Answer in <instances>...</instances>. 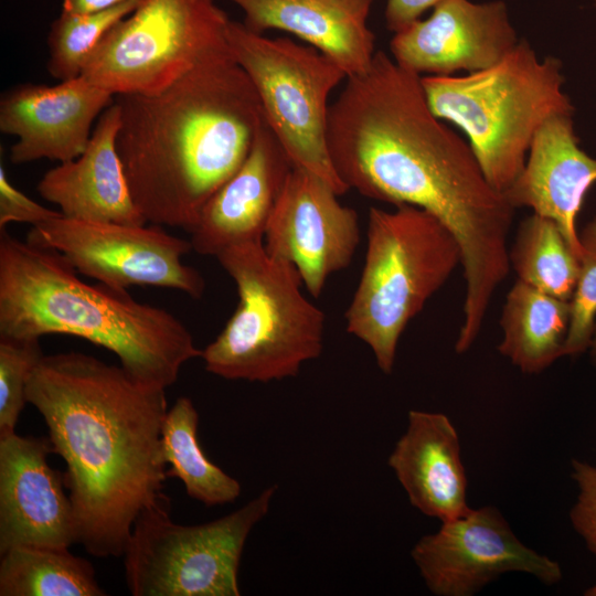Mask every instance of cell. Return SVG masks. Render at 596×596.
Listing matches in <instances>:
<instances>
[{
	"label": "cell",
	"instance_id": "836d02e7",
	"mask_svg": "<svg viewBox=\"0 0 596 596\" xmlns=\"http://www.w3.org/2000/svg\"><path fill=\"white\" fill-rule=\"evenodd\" d=\"M586 596H596V583L585 592Z\"/></svg>",
	"mask_w": 596,
	"mask_h": 596
},
{
	"label": "cell",
	"instance_id": "9c48e42d",
	"mask_svg": "<svg viewBox=\"0 0 596 596\" xmlns=\"http://www.w3.org/2000/svg\"><path fill=\"white\" fill-rule=\"evenodd\" d=\"M226 39L234 61L258 95L265 121L294 167L324 179L339 195L349 191L328 148V99L347 79L344 71L310 45L267 38L243 22L230 20Z\"/></svg>",
	"mask_w": 596,
	"mask_h": 596
},
{
	"label": "cell",
	"instance_id": "2e32d148",
	"mask_svg": "<svg viewBox=\"0 0 596 596\" xmlns=\"http://www.w3.org/2000/svg\"><path fill=\"white\" fill-rule=\"evenodd\" d=\"M115 100L110 92L83 76L56 85L20 84L0 99V131L18 138L14 164L50 159L66 162L86 149L93 124Z\"/></svg>",
	"mask_w": 596,
	"mask_h": 596
},
{
	"label": "cell",
	"instance_id": "7a4b0ae2",
	"mask_svg": "<svg viewBox=\"0 0 596 596\" xmlns=\"http://www.w3.org/2000/svg\"><path fill=\"white\" fill-rule=\"evenodd\" d=\"M26 398L66 465L76 543L96 557L123 556L141 511L168 499L161 450L166 389L70 351L44 354L28 380Z\"/></svg>",
	"mask_w": 596,
	"mask_h": 596
},
{
	"label": "cell",
	"instance_id": "3957f363",
	"mask_svg": "<svg viewBox=\"0 0 596 596\" xmlns=\"http://www.w3.org/2000/svg\"><path fill=\"white\" fill-rule=\"evenodd\" d=\"M115 102L117 150L137 207L148 223L191 233L264 120L251 79L230 53L161 92L118 94Z\"/></svg>",
	"mask_w": 596,
	"mask_h": 596
},
{
	"label": "cell",
	"instance_id": "7402d4cb",
	"mask_svg": "<svg viewBox=\"0 0 596 596\" xmlns=\"http://www.w3.org/2000/svg\"><path fill=\"white\" fill-rule=\"evenodd\" d=\"M570 321L571 301L517 279L502 308L498 351L521 372L541 373L564 356Z\"/></svg>",
	"mask_w": 596,
	"mask_h": 596
},
{
	"label": "cell",
	"instance_id": "4dcf8cb0",
	"mask_svg": "<svg viewBox=\"0 0 596 596\" xmlns=\"http://www.w3.org/2000/svg\"><path fill=\"white\" fill-rule=\"evenodd\" d=\"M444 0H386L384 18L386 28L396 33Z\"/></svg>",
	"mask_w": 596,
	"mask_h": 596
},
{
	"label": "cell",
	"instance_id": "44dd1931",
	"mask_svg": "<svg viewBox=\"0 0 596 596\" xmlns=\"http://www.w3.org/2000/svg\"><path fill=\"white\" fill-rule=\"evenodd\" d=\"M226 1L243 11L248 30L294 34L336 62L347 77L364 73L376 53L368 24L374 0Z\"/></svg>",
	"mask_w": 596,
	"mask_h": 596
},
{
	"label": "cell",
	"instance_id": "83f0119b",
	"mask_svg": "<svg viewBox=\"0 0 596 596\" xmlns=\"http://www.w3.org/2000/svg\"><path fill=\"white\" fill-rule=\"evenodd\" d=\"M579 242V272L571 299V321L564 356L586 352L596 326V216L583 228Z\"/></svg>",
	"mask_w": 596,
	"mask_h": 596
},
{
	"label": "cell",
	"instance_id": "ffe728a7",
	"mask_svg": "<svg viewBox=\"0 0 596 596\" xmlns=\"http://www.w3.org/2000/svg\"><path fill=\"white\" fill-rule=\"evenodd\" d=\"M387 465L411 504L425 515L446 522L471 509L459 436L445 414L409 411Z\"/></svg>",
	"mask_w": 596,
	"mask_h": 596
},
{
	"label": "cell",
	"instance_id": "8fae6325",
	"mask_svg": "<svg viewBox=\"0 0 596 596\" xmlns=\"http://www.w3.org/2000/svg\"><path fill=\"white\" fill-rule=\"evenodd\" d=\"M26 242L60 253L78 274L117 289L148 285L200 299L201 273L183 263L191 242L151 226L57 216L34 225Z\"/></svg>",
	"mask_w": 596,
	"mask_h": 596
},
{
	"label": "cell",
	"instance_id": "484cf974",
	"mask_svg": "<svg viewBox=\"0 0 596 596\" xmlns=\"http://www.w3.org/2000/svg\"><path fill=\"white\" fill-rule=\"evenodd\" d=\"M143 0L86 14L62 11L49 31L47 72L60 82L81 76L83 65L102 38L118 21L129 15Z\"/></svg>",
	"mask_w": 596,
	"mask_h": 596
},
{
	"label": "cell",
	"instance_id": "9a60e30c",
	"mask_svg": "<svg viewBox=\"0 0 596 596\" xmlns=\"http://www.w3.org/2000/svg\"><path fill=\"white\" fill-rule=\"evenodd\" d=\"M49 437L0 438V554L18 546L70 547L76 543L64 473L53 469Z\"/></svg>",
	"mask_w": 596,
	"mask_h": 596
},
{
	"label": "cell",
	"instance_id": "5b68a950",
	"mask_svg": "<svg viewBox=\"0 0 596 596\" xmlns=\"http://www.w3.org/2000/svg\"><path fill=\"white\" fill-rule=\"evenodd\" d=\"M428 105L468 137L488 182L504 193L521 173L540 127L574 114L563 89L562 62L538 57L526 40L493 66L465 76H422Z\"/></svg>",
	"mask_w": 596,
	"mask_h": 596
},
{
	"label": "cell",
	"instance_id": "e0dca14e",
	"mask_svg": "<svg viewBox=\"0 0 596 596\" xmlns=\"http://www.w3.org/2000/svg\"><path fill=\"white\" fill-rule=\"evenodd\" d=\"M292 168L264 119L241 167L203 206L190 233L192 248L200 255L216 257L233 245L264 242Z\"/></svg>",
	"mask_w": 596,
	"mask_h": 596
},
{
	"label": "cell",
	"instance_id": "1f68e13d",
	"mask_svg": "<svg viewBox=\"0 0 596 596\" xmlns=\"http://www.w3.org/2000/svg\"><path fill=\"white\" fill-rule=\"evenodd\" d=\"M132 0H63L62 11L86 14L108 10Z\"/></svg>",
	"mask_w": 596,
	"mask_h": 596
},
{
	"label": "cell",
	"instance_id": "6da1fadb",
	"mask_svg": "<svg viewBox=\"0 0 596 596\" xmlns=\"http://www.w3.org/2000/svg\"><path fill=\"white\" fill-rule=\"evenodd\" d=\"M328 148L349 190L422 207L453 233L462 255L464 319L482 323L510 272L515 209L488 182L470 145L434 115L422 76L377 51L330 105Z\"/></svg>",
	"mask_w": 596,
	"mask_h": 596
},
{
	"label": "cell",
	"instance_id": "f546056e",
	"mask_svg": "<svg viewBox=\"0 0 596 596\" xmlns=\"http://www.w3.org/2000/svg\"><path fill=\"white\" fill-rule=\"evenodd\" d=\"M61 215L60 211L36 203L11 184L3 166L0 167V228L12 222L34 226Z\"/></svg>",
	"mask_w": 596,
	"mask_h": 596
},
{
	"label": "cell",
	"instance_id": "277c9868",
	"mask_svg": "<svg viewBox=\"0 0 596 596\" xmlns=\"http://www.w3.org/2000/svg\"><path fill=\"white\" fill-rule=\"evenodd\" d=\"M77 274L60 253L0 228V337H79L115 353L135 380L161 389L201 358L192 333L171 312Z\"/></svg>",
	"mask_w": 596,
	"mask_h": 596
},
{
	"label": "cell",
	"instance_id": "4fadbf2b",
	"mask_svg": "<svg viewBox=\"0 0 596 596\" xmlns=\"http://www.w3.org/2000/svg\"><path fill=\"white\" fill-rule=\"evenodd\" d=\"M338 196L324 179L294 167L264 235L266 252L292 264L313 297L351 264L361 240L356 212Z\"/></svg>",
	"mask_w": 596,
	"mask_h": 596
},
{
	"label": "cell",
	"instance_id": "52a82bcc",
	"mask_svg": "<svg viewBox=\"0 0 596 596\" xmlns=\"http://www.w3.org/2000/svg\"><path fill=\"white\" fill-rule=\"evenodd\" d=\"M461 262L457 240L430 212L411 204L370 209L364 265L344 318L383 373L393 371L409 321Z\"/></svg>",
	"mask_w": 596,
	"mask_h": 596
},
{
	"label": "cell",
	"instance_id": "8992f818",
	"mask_svg": "<svg viewBox=\"0 0 596 596\" xmlns=\"http://www.w3.org/2000/svg\"><path fill=\"white\" fill-rule=\"evenodd\" d=\"M236 285L238 304L201 354L225 380L267 383L296 376L323 348L324 312L302 292L296 267L264 242L230 246L215 257Z\"/></svg>",
	"mask_w": 596,
	"mask_h": 596
},
{
	"label": "cell",
	"instance_id": "ba28073f",
	"mask_svg": "<svg viewBox=\"0 0 596 596\" xmlns=\"http://www.w3.org/2000/svg\"><path fill=\"white\" fill-rule=\"evenodd\" d=\"M277 485L220 519L181 525L169 499L141 511L124 552L134 596H238V567L247 538L268 513Z\"/></svg>",
	"mask_w": 596,
	"mask_h": 596
},
{
	"label": "cell",
	"instance_id": "30bf717a",
	"mask_svg": "<svg viewBox=\"0 0 596 596\" xmlns=\"http://www.w3.org/2000/svg\"><path fill=\"white\" fill-rule=\"evenodd\" d=\"M215 1L143 0L102 38L81 76L114 95H150L230 54V19Z\"/></svg>",
	"mask_w": 596,
	"mask_h": 596
},
{
	"label": "cell",
	"instance_id": "ac0fdd59",
	"mask_svg": "<svg viewBox=\"0 0 596 596\" xmlns=\"http://www.w3.org/2000/svg\"><path fill=\"white\" fill-rule=\"evenodd\" d=\"M595 183L596 159L579 147L573 114H556L536 131L521 173L503 194L514 209L553 220L579 258L576 220Z\"/></svg>",
	"mask_w": 596,
	"mask_h": 596
},
{
	"label": "cell",
	"instance_id": "5bb4252c",
	"mask_svg": "<svg viewBox=\"0 0 596 596\" xmlns=\"http://www.w3.org/2000/svg\"><path fill=\"white\" fill-rule=\"evenodd\" d=\"M503 0H444L430 15L394 33L392 58L413 73L449 76L500 62L519 42Z\"/></svg>",
	"mask_w": 596,
	"mask_h": 596
},
{
	"label": "cell",
	"instance_id": "cb8c5ba5",
	"mask_svg": "<svg viewBox=\"0 0 596 596\" xmlns=\"http://www.w3.org/2000/svg\"><path fill=\"white\" fill-rule=\"evenodd\" d=\"M0 555V596L107 595L91 562L68 547L18 546Z\"/></svg>",
	"mask_w": 596,
	"mask_h": 596
},
{
	"label": "cell",
	"instance_id": "4316f807",
	"mask_svg": "<svg viewBox=\"0 0 596 596\" xmlns=\"http://www.w3.org/2000/svg\"><path fill=\"white\" fill-rule=\"evenodd\" d=\"M43 356L40 339L0 337V438L15 433L28 380Z\"/></svg>",
	"mask_w": 596,
	"mask_h": 596
},
{
	"label": "cell",
	"instance_id": "7c38bea8",
	"mask_svg": "<svg viewBox=\"0 0 596 596\" xmlns=\"http://www.w3.org/2000/svg\"><path fill=\"white\" fill-rule=\"evenodd\" d=\"M411 556L437 596H470L507 573H524L546 585L563 576L556 561L522 543L491 505L441 522L416 542Z\"/></svg>",
	"mask_w": 596,
	"mask_h": 596
},
{
	"label": "cell",
	"instance_id": "d4e9b609",
	"mask_svg": "<svg viewBox=\"0 0 596 596\" xmlns=\"http://www.w3.org/2000/svg\"><path fill=\"white\" fill-rule=\"evenodd\" d=\"M509 264L519 280L571 301L578 278L579 258L553 220L536 213L526 216L509 247Z\"/></svg>",
	"mask_w": 596,
	"mask_h": 596
},
{
	"label": "cell",
	"instance_id": "d6a6232c",
	"mask_svg": "<svg viewBox=\"0 0 596 596\" xmlns=\"http://www.w3.org/2000/svg\"><path fill=\"white\" fill-rule=\"evenodd\" d=\"M589 360L593 366L596 369V326L588 345Z\"/></svg>",
	"mask_w": 596,
	"mask_h": 596
},
{
	"label": "cell",
	"instance_id": "f1b7e54d",
	"mask_svg": "<svg viewBox=\"0 0 596 596\" xmlns=\"http://www.w3.org/2000/svg\"><path fill=\"white\" fill-rule=\"evenodd\" d=\"M572 478L578 493L570 512L571 523L596 556V466L573 459Z\"/></svg>",
	"mask_w": 596,
	"mask_h": 596
},
{
	"label": "cell",
	"instance_id": "603a6c76",
	"mask_svg": "<svg viewBox=\"0 0 596 596\" xmlns=\"http://www.w3.org/2000/svg\"><path fill=\"white\" fill-rule=\"evenodd\" d=\"M198 426L192 400L180 396L168 409L161 429L162 457L170 465L167 477L181 480L188 496L206 507L233 502L241 494V483L205 456Z\"/></svg>",
	"mask_w": 596,
	"mask_h": 596
},
{
	"label": "cell",
	"instance_id": "d6986e66",
	"mask_svg": "<svg viewBox=\"0 0 596 596\" xmlns=\"http://www.w3.org/2000/svg\"><path fill=\"white\" fill-rule=\"evenodd\" d=\"M120 108L108 106L98 117L86 149L50 169L38 183L39 194L76 220L143 225L117 150Z\"/></svg>",
	"mask_w": 596,
	"mask_h": 596
}]
</instances>
